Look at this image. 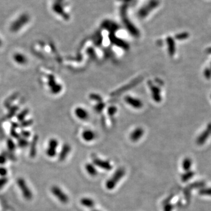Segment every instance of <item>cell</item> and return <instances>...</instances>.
<instances>
[{
  "instance_id": "6da1fadb",
  "label": "cell",
  "mask_w": 211,
  "mask_h": 211,
  "mask_svg": "<svg viewBox=\"0 0 211 211\" xmlns=\"http://www.w3.org/2000/svg\"><path fill=\"white\" fill-rule=\"evenodd\" d=\"M126 174L124 168L120 167L114 172L113 175L106 181V187L108 190L113 189Z\"/></svg>"
},
{
  "instance_id": "7a4b0ae2",
  "label": "cell",
  "mask_w": 211,
  "mask_h": 211,
  "mask_svg": "<svg viewBox=\"0 0 211 211\" xmlns=\"http://www.w3.org/2000/svg\"><path fill=\"white\" fill-rule=\"evenodd\" d=\"M29 18L26 14L21 15L18 16L10 26V31L12 32H17L21 31L29 22Z\"/></svg>"
},
{
  "instance_id": "3957f363",
  "label": "cell",
  "mask_w": 211,
  "mask_h": 211,
  "mask_svg": "<svg viewBox=\"0 0 211 211\" xmlns=\"http://www.w3.org/2000/svg\"><path fill=\"white\" fill-rule=\"evenodd\" d=\"M16 184L20 188L23 197L27 200H31L33 197V194L25 180L22 178H18Z\"/></svg>"
},
{
  "instance_id": "277c9868",
  "label": "cell",
  "mask_w": 211,
  "mask_h": 211,
  "mask_svg": "<svg viewBox=\"0 0 211 211\" xmlns=\"http://www.w3.org/2000/svg\"><path fill=\"white\" fill-rule=\"evenodd\" d=\"M52 194L58 199L61 202L63 203H66L69 201L68 196L64 193V192L56 185H53L51 189Z\"/></svg>"
},
{
  "instance_id": "5b68a950",
  "label": "cell",
  "mask_w": 211,
  "mask_h": 211,
  "mask_svg": "<svg viewBox=\"0 0 211 211\" xmlns=\"http://www.w3.org/2000/svg\"><path fill=\"white\" fill-rule=\"evenodd\" d=\"M58 141L55 139H52L48 143V147L46 150V154L48 157L53 158L57 154V148L58 147Z\"/></svg>"
},
{
  "instance_id": "8992f818",
  "label": "cell",
  "mask_w": 211,
  "mask_h": 211,
  "mask_svg": "<svg viewBox=\"0 0 211 211\" xmlns=\"http://www.w3.org/2000/svg\"><path fill=\"white\" fill-rule=\"evenodd\" d=\"M93 163L94 165L106 171H110L113 168V166L109 161L103 160L99 158H93Z\"/></svg>"
},
{
  "instance_id": "52a82bcc",
  "label": "cell",
  "mask_w": 211,
  "mask_h": 211,
  "mask_svg": "<svg viewBox=\"0 0 211 211\" xmlns=\"http://www.w3.org/2000/svg\"><path fill=\"white\" fill-rule=\"evenodd\" d=\"M13 60L18 65H24L28 63L27 57L23 53L20 52L15 53L13 55Z\"/></svg>"
},
{
  "instance_id": "ba28073f",
  "label": "cell",
  "mask_w": 211,
  "mask_h": 211,
  "mask_svg": "<svg viewBox=\"0 0 211 211\" xmlns=\"http://www.w3.org/2000/svg\"><path fill=\"white\" fill-rule=\"evenodd\" d=\"M70 150L71 148L69 144H65L64 145L59 154V160L60 161H64L66 158L70 151Z\"/></svg>"
},
{
  "instance_id": "9c48e42d",
  "label": "cell",
  "mask_w": 211,
  "mask_h": 211,
  "mask_svg": "<svg viewBox=\"0 0 211 211\" xmlns=\"http://www.w3.org/2000/svg\"><path fill=\"white\" fill-rule=\"evenodd\" d=\"M144 131L142 128H136L130 134V138L132 141H137L143 135Z\"/></svg>"
},
{
  "instance_id": "30bf717a",
  "label": "cell",
  "mask_w": 211,
  "mask_h": 211,
  "mask_svg": "<svg viewBox=\"0 0 211 211\" xmlns=\"http://www.w3.org/2000/svg\"><path fill=\"white\" fill-rule=\"evenodd\" d=\"M82 137L83 140H85L86 141H91L95 139L96 135L94 132H93L91 130H87L83 132Z\"/></svg>"
},
{
  "instance_id": "8fae6325",
  "label": "cell",
  "mask_w": 211,
  "mask_h": 211,
  "mask_svg": "<svg viewBox=\"0 0 211 211\" xmlns=\"http://www.w3.org/2000/svg\"><path fill=\"white\" fill-rule=\"evenodd\" d=\"M85 168L87 173L91 176H96L98 174V171L95 167V165L93 164L87 163L85 165Z\"/></svg>"
},
{
  "instance_id": "7c38bea8",
  "label": "cell",
  "mask_w": 211,
  "mask_h": 211,
  "mask_svg": "<svg viewBox=\"0 0 211 211\" xmlns=\"http://www.w3.org/2000/svg\"><path fill=\"white\" fill-rule=\"evenodd\" d=\"M81 204L87 208H92L93 207H94L95 203L94 201L91 198H83L82 199H81Z\"/></svg>"
},
{
  "instance_id": "4fadbf2b",
  "label": "cell",
  "mask_w": 211,
  "mask_h": 211,
  "mask_svg": "<svg viewBox=\"0 0 211 211\" xmlns=\"http://www.w3.org/2000/svg\"><path fill=\"white\" fill-rule=\"evenodd\" d=\"M76 114L81 119H86L87 117V113L85 110L82 108L77 109L76 110Z\"/></svg>"
},
{
  "instance_id": "5bb4252c",
  "label": "cell",
  "mask_w": 211,
  "mask_h": 211,
  "mask_svg": "<svg viewBox=\"0 0 211 211\" xmlns=\"http://www.w3.org/2000/svg\"><path fill=\"white\" fill-rule=\"evenodd\" d=\"M191 166H192V161H191V160L189 158H186L184 159V160L182 162V168H183V169L186 171H189Z\"/></svg>"
},
{
  "instance_id": "9a60e30c",
  "label": "cell",
  "mask_w": 211,
  "mask_h": 211,
  "mask_svg": "<svg viewBox=\"0 0 211 211\" xmlns=\"http://www.w3.org/2000/svg\"><path fill=\"white\" fill-rule=\"evenodd\" d=\"M126 102L129 103V104L130 105H131L134 107H140V102L138 100L134 99V98H132L128 97V98H126Z\"/></svg>"
},
{
  "instance_id": "2e32d148",
  "label": "cell",
  "mask_w": 211,
  "mask_h": 211,
  "mask_svg": "<svg viewBox=\"0 0 211 211\" xmlns=\"http://www.w3.org/2000/svg\"><path fill=\"white\" fill-rule=\"evenodd\" d=\"M194 176V172L188 171H186V173L184 174L182 177H181V180L183 182H186L187 181H188L189 180H190L192 177Z\"/></svg>"
},
{
  "instance_id": "e0dca14e",
  "label": "cell",
  "mask_w": 211,
  "mask_h": 211,
  "mask_svg": "<svg viewBox=\"0 0 211 211\" xmlns=\"http://www.w3.org/2000/svg\"><path fill=\"white\" fill-rule=\"evenodd\" d=\"M8 179L7 177H0V190H1L7 184Z\"/></svg>"
},
{
  "instance_id": "ac0fdd59",
  "label": "cell",
  "mask_w": 211,
  "mask_h": 211,
  "mask_svg": "<svg viewBox=\"0 0 211 211\" xmlns=\"http://www.w3.org/2000/svg\"><path fill=\"white\" fill-rule=\"evenodd\" d=\"M8 170L4 166H0V177H7Z\"/></svg>"
},
{
  "instance_id": "d6986e66",
  "label": "cell",
  "mask_w": 211,
  "mask_h": 211,
  "mask_svg": "<svg viewBox=\"0 0 211 211\" xmlns=\"http://www.w3.org/2000/svg\"><path fill=\"white\" fill-rule=\"evenodd\" d=\"M7 144V147H8V150H10V151H14L15 149V147H16L15 144L12 140H11V139L8 140Z\"/></svg>"
},
{
  "instance_id": "ffe728a7",
  "label": "cell",
  "mask_w": 211,
  "mask_h": 211,
  "mask_svg": "<svg viewBox=\"0 0 211 211\" xmlns=\"http://www.w3.org/2000/svg\"><path fill=\"white\" fill-rule=\"evenodd\" d=\"M29 144L28 141L25 139H20V141H18V146H20L21 148H25L27 147Z\"/></svg>"
},
{
  "instance_id": "44dd1931",
  "label": "cell",
  "mask_w": 211,
  "mask_h": 211,
  "mask_svg": "<svg viewBox=\"0 0 211 211\" xmlns=\"http://www.w3.org/2000/svg\"><path fill=\"white\" fill-rule=\"evenodd\" d=\"M8 158L7 156L3 154H0V166H3L7 162Z\"/></svg>"
},
{
  "instance_id": "7402d4cb",
  "label": "cell",
  "mask_w": 211,
  "mask_h": 211,
  "mask_svg": "<svg viewBox=\"0 0 211 211\" xmlns=\"http://www.w3.org/2000/svg\"><path fill=\"white\" fill-rule=\"evenodd\" d=\"M27 114H28V110H24L23 111H21L20 114H19L18 119L21 121V120H23L25 119V117L27 116Z\"/></svg>"
},
{
  "instance_id": "603a6c76",
  "label": "cell",
  "mask_w": 211,
  "mask_h": 211,
  "mask_svg": "<svg viewBox=\"0 0 211 211\" xmlns=\"http://www.w3.org/2000/svg\"><path fill=\"white\" fill-rule=\"evenodd\" d=\"M199 194L203 195H211V188L202 189L199 191Z\"/></svg>"
},
{
  "instance_id": "cb8c5ba5",
  "label": "cell",
  "mask_w": 211,
  "mask_h": 211,
  "mask_svg": "<svg viewBox=\"0 0 211 211\" xmlns=\"http://www.w3.org/2000/svg\"><path fill=\"white\" fill-rule=\"evenodd\" d=\"M172 206L170 204H167L164 206V211H171Z\"/></svg>"
},
{
  "instance_id": "d4e9b609",
  "label": "cell",
  "mask_w": 211,
  "mask_h": 211,
  "mask_svg": "<svg viewBox=\"0 0 211 211\" xmlns=\"http://www.w3.org/2000/svg\"><path fill=\"white\" fill-rule=\"evenodd\" d=\"M3 41H2V40H1V38H0V47H1L2 45H3Z\"/></svg>"
},
{
  "instance_id": "484cf974",
  "label": "cell",
  "mask_w": 211,
  "mask_h": 211,
  "mask_svg": "<svg viewBox=\"0 0 211 211\" xmlns=\"http://www.w3.org/2000/svg\"><path fill=\"white\" fill-rule=\"evenodd\" d=\"M92 211H100V210H93Z\"/></svg>"
}]
</instances>
